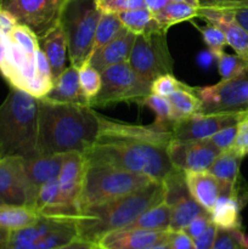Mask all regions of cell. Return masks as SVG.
<instances>
[{"label":"cell","instance_id":"6da1fadb","mask_svg":"<svg viewBox=\"0 0 248 249\" xmlns=\"http://www.w3.org/2000/svg\"><path fill=\"white\" fill-rule=\"evenodd\" d=\"M99 134V113L87 105L39 100L38 156L84 155Z\"/></svg>","mask_w":248,"mask_h":249},{"label":"cell","instance_id":"7a4b0ae2","mask_svg":"<svg viewBox=\"0 0 248 249\" xmlns=\"http://www.w3.org/2000/svg\"><path fill=\"white\" fill-rule=\"evenodd\" d=\"M162 201H164L163 184L155 181L133 194L83 208L75 219L78 240L97 245L105 235L124 229Z\"/></svg>","mask_w":248,"mask_h":249},{"label":"cell","instance_id":"3957f363","mask_svg":"<svg viewBox=\"0 0 248 249\" xmlns=\"http://www.w3.org/2000/svg\"><path fill=\"white\" fill-rule=\"evenodd\" d=\"M85 163L106 164L163 181L173 168L167 148L126 140H96L84 153Z\"/></svg>","mask_w":248,"mask_h":249},{"label":"cell","instance_id":"277c9868","mask_svg":"<svg viewBox=\"0 0 248 249\" xmlns=\"http://www.w3.org/2000/svg\"><path fill=\"white\" fill-rule=\"evenodd\" d=\"M39 99L11 88L0 105V142L4 156H38Z\"/></svg>","mask_w":248,"mask_h":249},{"label":"cell","instance_id":"5b68a950","mask_svg":"<svg viewBox=\"0 0 248 249\" xmlns=\"http://www.w3.org/2000/svg\"><path fill=\"white\" fill-rule=\"evenodd\" d=\"M155 182L146 175L118 169L106 164L85 163L84 177L79 195V208L112 201L133 194Z\"/></svg>","mask_w":248,"mask_h":249},{"label":"cell","instance_id":"8992f818","mask_svg":"<svg viewBox=\"0 0 248 249\" xmlns=\"http://www.w3.org/2000/svg\"><path fill=\"white\" fill-rule=\"evenodd\" d=\"M102 12L95 0H71L63 16L71 65L80 68L92 53L97 22Z\"/></svg>","mask_w":248,"mask_h":249},{"label":"cell","instance_id":"52a82bcc","mask_svg":"<svg viewBox=\"0 0 248 249\" xmlns=\"http://www.w3.org/2000/svg\"><path fill=\"white\" fill-rule=\"evenodd\" d=\"M75 240V219L40 215L32 225L10 231L6 245L9 249H55Z\"/></svg>","mask_w":248,"mask_h":249},{"label":"cell","instance_id":"ba28073f","mask_svg":"<svg viewBox=\"0 0 248 249\" xmlns=\"http://www.w3.org/2000/svg\"><path fill=\"white\" fill-rule=\"evenodd\" d=\"M101 90L90 102V107H104L118 102L140 104L151 94L150 83L143 80L129 62L107 67L101 72Z\"/></svg>","mask_w":248,"mask_h":249},{"label":"cell","instance_id":"9c48e42d","mask_svg":"<svg viewBox=\"0 0 248 249\" xmlns=\"http://www.w3.org/2000/svg\"><path fill=\"white\" fill-rule=\"evenodd\" d=\"M165 34L167 32L158 31L136 36L129 57L131 68L150 84L156 78L173 72V58Z\"/></svg>","mask_w":248,"mask_h":249},{"label":"cell","instance_id":"30bf717a","mask_svg":"<svg viewBox=\"0 0 248 249\" xmlns=\"http://www.w3.org/2000/svg\"><path fill=\"white\" fill-rule=\"evenodd\" d=\"M71 0H4L2 6L19 24L28 27L41 39L63 21Z\"/></svg>","mask_w":248,"mask_h":249},{"label":"cell","instance_id":"8fae6325","mask_svg":"<svg viewBox=\"0 0 248 249\" xmlns=\"http://www.w3.org/2000/svg\"><path fill=\"white\" fill-rule=\"evenodd\" d=\"M202 101L201 113H225L248 109V73L240 77L221 79L208 87L194 88Z\"/></svg>","mask_w":248,"mask_h":249},{"label":"cell","instance_id":"7c38bea8","mask_svg":"<svg viewBox=\"0 0 248 249\" xmlns=\"http://www.w3.org/2000/svg\"><path fill=\"white\" fill-rule=\"evenodd\" d=\"M38 192L29 182L18 156L0 158V203L28 206L34 208Z\"/></svg>","mask_w":248,"mask_h":249},{"label":"cell","instance_id":"4fadbf2b","mask_svg":"<svg viewBox=\"0 0 248 249\" xmlns=\"http://www.w3.org/2000/svg\"><path fill=\"white\" fill-rule=\"evenodd\" d=\"M173 168L182 172L208 170L221 151L209 140H177L173 139L167 147Z\"/></svg>","mask_w":248,"mask_h":249},{"label":"cell","instance_id":"5bb4252c","mask_svg":"<svg viewBox=\"0 0 248 249\" xmlns=\"http://www.w3.org/2000/svg\"><path fill=\"white\" fill-rule=\"evenodd\" d=\"M241 112H225V113H197L187 118L173 123V139L184 141L204 140L221 129L237 124Z\"/></svg>","mask_w":248,"mask_h":249},{"label":"cell","instance_id":"9a60e30c","mask_svg":"<svg viewBox=\"0 0 248 249\" xmlns=\"http://www.w3.org/2000/svg\"><path fill=\"white\" fill-rule=\"evenodd\" d=\"M96 140H126L168 147L173 140L172 131L156 129L153 125L123 123L99 114V134Z\"/></svg>","mask_w":248,"mask_h":249},{"label":"cell","instance_id":"2e32d148","mask_svg":"<svg viewBox=\"0 0 248 249\" xmlns=\"http://www.w3.org/2000/svg\"><path fill=\"white\" fill-rule=\"evenodd\" d=\"M198 16L224 32L226 43L248 67V32L235 18L232 10L199 7Z\"/></svg>","mask_w":248,"mask_h":249},{"label":"cell","instance_id":"e0dca14e","mask_svg":"<svg viewBox=\"0 0 248 249\" xmlns=\"http://www.w3.org/2000/svg\"><path fill=\"white\" fill-rule=\"evenodd\" d=\"M170 231L121 229L105 235L97 246L105 249H147L169 240Z\"/></svg>","mask_w":248,"mask_h":249},{"label":"cell","instance_id":"ac0fdd59","mask_svg":"<svg viewBox=\"0 0 248 249\" xmlns=\"http://www.w3.org/2000/svg\"><path fill=\"white\" fill-rule=\"evenodd\" d=\"M247 192L237 185L232 192H221L211 211L212 223L221 230H241V209Z\"/></svg>","mask_w":248,"mask_h":249},{"label":"cell","instance_id":"d6986e66","mask_svg":"<svg viewBox=\"0 0 248 249\" xmlns=\"http://www.w3.org/2000/svg\"><path fill=\"white\" fill-rule=\"evenodd\" d=\"M135 39L136 34L125 29L113 40L97 49L89 58V63L101 73L109 66L128 62Z\"/></svg>","mask_w":248,"mask_h":249},{"label":"cell","instance_id":"ffe728a7","mask_svg":"<svg viewBox=\"0 0 248 249\" xmlns=\"http://www.w3.org/2000/svg\"><path fill=\"white\" fill-rule=\"evenodd\" d=\"M39 46L46 56L50 65L53 80H55L66 68L70 60L68 55V36L63 21L49 32L45 36L39 39Z\"/></svg>","mask_w":248,"mask_h":249},{"label":"cell","instance_id":"44dd1931","mask_svg":"<svg viewBox=\"0 0 248 249\" xmlns=\"http://www.w3.org/2000/svg\"><path fill=\"white\" fill-rule=\"evenodd\" d=\"M189 194L199 206L211 213L216 199L221 194V182L208 170L185 172Z\"/></svg>","mask_w":248,"mask_h":249},{"label":"cell","instance_id":"7402d4cb","mask_svg":"<svg viewBox=\"0 0 248 249\" xmlns=\"http://www.w3.org/2000/svg\"><path fill=\"white\" fill-rule=\"evenodd\" d=\"M44 99L73 105H87L89 101L83 92L79 82V72L74 66H68L55 80L50 91Z\"/></svg>","mask_w":248,"mask_h":249},{"label":"cell","instance_id":"603a6c76","mask_svg":"<svg viewBox=\"0 0 248 249\" xmlns=\"http://www.w3.org/2000/svg\"><path fill=\"white\" fill-rule=\"evenodd\" d=\"M63 155L35 156L32 158H23L26 174L36 192L39 191L41 185L53 179H57L61 167H62Z\"/></svg>","mask_w":248,"mask_h":249},{"label":"cell","instance_id":"cb8c5ba5","mask_svg":"<svg viewBox=\"0 0 248 249\" xmlns=\"http://www.w3.org/2000/svg\"><path fill=\"white\" fill-rule=\"evenodd\" d=\"M241 157L233 148L221 151L215 158L208 172L213 174L221 182V192H231L241 180L240 165Z\"/></svg>","mask_w":248,"mask_h":249},{"label":"cell","instance_id":"d4e9b609","mask_svg":"<svg viewBox=\"0 0 248 249\" xmlns=\"http://www.w3.org/2000/svg\"><path fill=\"white\" fill-rule=\"evenodd\" d=\"M39 213L28 206L0 203V230L16 231L32 225L39 219Z\"/></svg>","mask_w":248,"mask_h":249},{"label":"cell","instance_id":"484cf974","mask_svg":"<svg viewBox=\"0 0 248 249\" xmlns=\"http://www.w3.org/2000/svg\"><path fill=\"white\" fill-rule=\"evenodd\" d=\"M169 104L172 107V113L174 122L187 118L194 114L202 112V101L194 88L182 83L179 89L175 90L169 97Z\"/></svg>","mask_w":248,"mask_h":249},{"label":"cell","instance_id":"4316f807","mask_svg":"<svg viewBox=\"0 0 248 249\" xmlns=\"http://www.w3.org/2000/svg\"><path fill=\"white\" fill-rule=\"evenodd\" d=\"M170 206L162 201L151 207L124 229L150 231H169Z\"/></svg>","mask_w":248,"mask_h":249},{"label":"cell","instance_id":"83f0119b","mask_svg":"<svg viewBox=\"0 0 248 249\" xmlns=\"http://www.w3.org/2000/svg\"><path fill=\"white\" fill-rule=\"evenodd\" d=\"M117 15H118L119 19L122 21L123 26L128 31L136 34V36L152 33V32L164 31V29L160 28L158 22L153 17V14L147 7L129 10V11H122L118 12Z\"/></svg>","mask_w":248,"mask_h":249},{"label":"cell","instance_id":"f1b7e54d","mask_svg":"<svg viewBox=\"0 0 248 249\" xmlns=\"http://www.w3.org/2000/svg\"><path fill=\"white\" fill-rule=\"evenodd\" d=\"M207 212L191 196L182 197L170 206L169 231H182L196 216Z\"/></svg>","mask_w":248,"mask_h":249},{"label":"cell","instance_id":"f546056e","mask_svg":"<svg viewBox=\"0 0 248 249\" xmlns=\"http://www.w3.org/2000/svg\"><path fill=\"white\" fill-rule=\"evenodd\" d=\"M198 10L199 7H195L185 2L169 1L160 11L153 14V17L158 22L160 28L168 31L169 27L174 24L189 21L198 16Z\"/></svg>","mask_w":248,"mask_h":249},{"label":"cell","instance_id":"4dcf8cb0","mask_svg":"<svg viewBox=\"0 0 248 249\" xmlns=\"http://www.w3.org/2000/svg\"><path fill=\"white\" fill-rule=\"evenodd\" d=\"M125 27L123 26L122 21L119 19L118 15L112 14V12H102L97 22L96 32H95L94 46H92V53L100 49L101 46L106 45L111 40L119 36L122 32L125 31ZM91 53V55H92ZM91 57V56H90Z\"/></svg>","mask_w":248,"mask_h":249},{"label":"cell","instance_id":"1f68e13d","mask_svg":"<svg viewBox=\"0 0 248 249\" xmlns=\"http://www.w3.org/2000/svg\"><path fill=\"white\" fill-rule=\"evenodd\" d=\"M139 105L148 107L151 111L155 112L156 121L152 125L155 126L156 129H159V130H165V131H172L174 118H173L172 107H170L169 100H168L167 97H162L155 94H150Z\"/></svg>","mask_w":248,"mask_h":249},{"label":"cell","instance_id":"d6a6232c","mask_svg":"<svg viewBox=\"0 0 248 249\" xmlns=\"http://www.w3.org/2000/svg\"><path fill=\"white\" fill-rule=\"evenodd\" d=\"M214 57L218 62V70L221 79H230L248 73L247 65L237 55H230L223 50L214 53Z\"/></svg>","mask_w":248,"mask_h":249},{"label":"cell","instance_id":"836d02e7","mask_svg":"<svg viewBox=\"0 0 248 249\" xmlns=\"http://www.w3.org/2000/svg\"><path fill=\"white\" fill-rule=\"evenodd\" d=\"M78 72H79L80 87L90 106V102L96 97V95L101 90V73L95 70L89 62H85L82 67L78 68Z\"/></svg>","mask_w":248,"mask_h":249},{"label":"cell","instance_id":"e575fe53","mask_svg":"<svg viewBox=\"0 0 248 249\" xmlns=\"http://www.w3.org/2000/svg\"><path fill=\"white\" fill-rule=\"evenodd\" d=\"M199 32L203 36V41L208 46V50L213 55L219 53V51H223L224 48L228 45L224 32L219 29L218 27L214 26V24L208 23L203 28H199Z\"/></svg>","mask_w":248,"mask_h":249},{"label":"cell","instance_id":"d590c367","mask_svg":"<svg viewBox=\"0 0 248 249\" xmlns=\"http://www.w3.org/2000/svg\"><path fill=\"white\" fill-rule=\"evenodd\" d=\"M95 2L101 12L112 14L146 7L145 0H95Z\"/></svg>","mask_w":248,"mask_h":249},{"label":"cell","instance_id":"8d00e7d4","mask_svg":"<svg viewBox=\"0 0 248 249\" xmlns=\"http://www.w3.org/2000/svg\"><path fill=\"white\" fill-rule=\"evenodd\" d=\"M181 84L182 83L179 82L172 73L163 74L151 83V94L168 99L175 90L179 89Z\"/></svg>","mask_w":248,"mask_h":249},{"label":"cell","instance_id":"74e56055","mask_svg":"<svg viewBox=\"0 0 248 249\" xmlns=\"http://www.w3.org/2000/svg\"><path fill=\"white\" fill-rule=\"evenodd\" d=\"M241 230H221L218 229L215 241L212 249H240L242 247Z\"/></svg>","mask_w":248,"mask_h":249},{"label":"cell","instance_id":"f35d334b","mask_svg":"<svg viewBox=\"0 0 248 249\" xmlns=\"http://www.w3.org/2000/svg\"><path fill=\"white\" fill-rule=\"evenodd\" d=\"M231 148H233L241 157L248 155V109L243 111L238 119L237 134Z\"/></svg>","mask_w":248,"mask_h":249},{"label":"cell","instance_id":"ab89813d","mask_svg":"<svg viewBox=\"0 0 248 249\" xmlns=\"http://www.w3.org/2000/svg\"><path fill=\"white\" fill-rule=\"evenodd\" d=\"M236 134H237V124H233V125H229L226 128L221 129V130H219L218 133H215L207 140L211 141L220 151H225L233 146Z\"/></svg>","mask_w":248,"mask_h":249},{"label":"cell","instance_id":"60d3db41","mask_svg":"<svg viewBox=\"0 0 248 249\" xmlns=\"http://www.w3.org/2000/svg\"><path fill=\"white\" fill-rule=\"evenodd\" d=\"M211 224V213H209V212H203V213L199 214L198 216H196V218H195L182 231H184L187 236H190L192 240H195V238L198 237L202 232H204L206 229L208 228Z\"/></svg>","mask_w":248,"mask_h":249},{"label":"cell","instance_id":"b9f144b4","mask_svg":"<svg viewBox=\"0 0 248 249\" xmlns=\"http://www.w3.org/2000/svg\"><path fill=\"white\" fill-rule=\"evenodd\" d=\"M216 232H218V228L212 223L204 232H202L198 237L195 238L194 249H212L214 241H215Z\"/></svg>","mask_w":248,"mask_h":249},{"label":"cell","instance_id":"7bdbcfd3","mask_svg":"<svg viewBox=\"0 0 248 249\" xmlns=\"http://www.w3.org/2000/svg\"><path fill=\"white\" fill-rule=\"evenodd\" d=\"M201 7H214V9H242L248 7V0H199Z\"/></svg>","mask_w":248,"mask_h":249},{"label":"cell","instance_id":"ee69618b","mask_svg":"<svg viewBox=\"0 0 248 249\" xmlns=\"http://www.w3.org/2000/svg\"><path fill=\"white\" fill-rule=\"evenodd\" d=\"M168 242L170 249H194V240L184 231H170Z\"/></svg>","mask_w":248,"mask_h":249},{"label":"cell","instance_id":"f6af8a7d","mask_svg":"<svg viewBox=\"0 0 248 249\" xmlns=\"http://www.w3.org/2000/svg\"><path fill=\"white\" fill-rule=\"evenodd\" d=\"M18 24L14 15L4 7H0V33L9 36L12 29Z\"/></svg>","mask_w":248,"mask_h":249},{"label":"cell","instance_id":"bcb514c9","mask_svg":"<svg viewBox=\"0 0 248 249\" xmlns=\"http://www.w3.org/2000/svg\"><path fill=\"white\" fill-rule=\"evenodd\" d=\"M214 60H215V57H214V55L209 50L202 51L197 56V63L202 68H208L213 63Z\"/></svg>","mask_w":248,"mask_h":249},{"label":"cell","instance_id":"7dc6e473","mask_svg":"<svg viewBox=\"0 0 248 249\" xmlns=\"http://www.w3.org/2000/svg\"><path fill=\"white\" fill-rule=\"evenodd\" d=\"M235 18L237 19L238 23L248 32V7H242V9L232 10Z\"/></svg>","mask_w":248,"mask_h":249},{"label":"cell","instance_id":"c3c4849f","mask_svg":"<svg viewBox=\"0 0 248 249\" xmlns=\"http://www.w3.org/2000/svg\"><path fill=\"white\" fill-rule=\"evenodd\" d=\"M169 2V0H145V5L152 14L160 11L165 5Z\"/></svg>","mask_w":248,"mask_h":249},{"label":"cell","instance_id":"681fc988","mask_svg":"<svg viewBox=\"0 0 248 249\" xmlns=\"http://www.w3.org/2000/svg\"><path fill=\"white\" fill-rule=\"evenodd\" d=\"M95 245H91L89 242H85V241L82 240H75L73 242L68 243V245L62 246V247H58L55 249H92Z\"/></svg>","mask_w":248,"mask_h":249},{"label":"cell","instance_id":"f907efd6","mask_svg":"<svg viewBox=\"0 0 248 249\" xmlns=\"http://www.w3.org/2000/svg\"><path fill=\"white\" fill-rule=\"evenodd\" d=\"M7 51V36L0 33V63L6 57Z\"/></svg>","mask_w":248,"mask_h":249},{"label":"cell","instance_id":"816d5d0a","mask_svg":"<svg viewBox=\"0 0 248 249\" xmlns=\"http://www.w3.org/2000/svg\"><path fill=\"white\" fill-rule=\"evenodd\" d=\"M169 1H177V2H185V4L192 5L195 7H201L199 0H169Z\"/></svg>","mask_w":248,"mask_h":249},{"label":"cell","instance_id":"f5cc1de1","mask_svg":"<svg viewBox=\"0 0 248 249\" xmlns=\"http://www.w3.org/2000/svg\"><path fill=\"white\" fill-rule=\"evenodd\" d=\"M147 249H170L169 248V242H168V241H165V242L158 243V245L152 246V247H150Z\"/></svg>","mask_w":248,"mask_h":249},{"label":"cell","instance_id":"db71d44e","mask_svg":"<svg viewBox=\"0 0 248 249\" xmlns=\"http://www.w3.org/2000/svg\"><path fill=\"white\" fill-rule=\"evenodd\" d=\"M241 243H242L243 247L248 248V236H246L245 233H242V237H241Z\"/></svg>","mask_w":248,"mask_h":249},{"label":"cell","instance_id":"11a10c76","mask_svg":"<svg viewBox=\"0 0 248 249\" xmlns=\"http://www.w3.org/2000/svg\"><path fill=\"white\" fill-rule=\"evenodd\" d=\"M7 235H9V231L0 230V240L6 241V240H7Z\"/></svg>","mask_w":248,"mask_h":249},{"label":"cell","instance_id":"9f6ffc18","mask_svg":"<svg viewBox=\"0 0 248 249\" xmlns=\"http://www.w3.org/2000/svg\"><path fill=\"white\" fill-rule=\"evenodd\" d=\"M0 249H9V248H7L6 241H2V240H0Z\"/></svg>","mask_w":248,"mask_h":249},{"label":"cell","instance_id":"6f0895ef","mask_svg":"<svg viewBox=\"0 0 248 249\" xmlns=\"http://www.w3.org/2000/svg\"><path fill=\"white\" fill-rule=\"evenodd\" d=\"M4 157V151H2V146H1V142H0V158Z\"/></svg>","mask_w":248,"mask_h":249},{"label":"cell","instance_id":"680465c9","mask_svg":"<svg viewBox=\"0 0 248 249\" xmlns=\"http://www.w3.org/2000/svg\"><path fill=\"white\" fill-rule=\"evenodd\" d=\"M92 249H105V248H102V247H100V246L95 245V246H94V248H92Z\"/></svg>","mask_w":248,"mask_h":249},{"label":"cell","instance_id":"91938a15","mask_svg":"<svg viewBox=\"0 0 248 249\" xmlns=\"http://www.w3.org/2000/svg\"><path fill=\"white\" fill-rule=\"evenodd\" d=\"M2 2H4V0H0V7L2 6Z\"/></svg>","mask_w":248,"mask_h":249},{"label":"cell","instance_id":"94428289","mask_svg":"<svg viewBox=\"0 0 248 249\" xmlns=\"http://www.w3.org/2000/svg\"><path fill=\"white\" fill-rule=\"evenodd\" d=\"M240 249H248V248H246V247H243V246H242V247H241Z\"/></svg>","mask_w":248,"mask_h":249}]
</instances>
